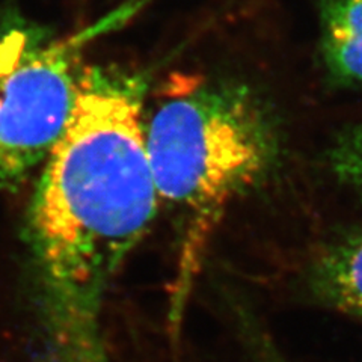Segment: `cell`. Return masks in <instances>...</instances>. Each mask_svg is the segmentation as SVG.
<instances>
[{"instance_id": "cell-1", "label": "cell", "mask_w": 362, "mask_h": 362, "mask_svg": "<svg viewBox=\"0 0 362 362\" xmlns=\"http://www.w3.org/2000/svg\"><path fill=\"white\" fill-rule=\"evenodd\" d=\"M146 90L144 74L83 66L70 122L41 168L28 239L58 362H112L109 290L160 206L145 142Z\"/></svg>"}, {"instance_id": "cell-2", "label": "cell", "mask_w": 362, "mask_h": 362, "mask_svg": "<svg viewBox=\"0 0 362 362\" xmlns=\"http://www.w3.org/2000/svg\"><path fill=\"white\" fill-rule=\"evenodd\" d=\"M160 202L183 228L173 317L178 319L209 235L230 204L275 168L279 142L263 100L234 83H204L165 100L145 127Z\"/></svg>"}, {"instance_id": "cell-3", "label": "cell", "mask_w": 362, "mask_h": 362, "mask_svg": "<svg viewBox=\"0 0 362 362\" xmlns=\"http://www.w3.org/2000/svg\"><path fill=\"white\" fill-rule=\"evenodd\" d=\"M139 6L122 5L66 37L26 23L0 26V187H20L47 162L73 115L85 47Z\"/></svg>"}, {"instance_id": "cell-4", "label": "cell", "mask_w": 362, "mask_h": 362, "mask_svg": "<svg viewBox=\"0 0 362 362\" xmlns=\"http://www.w3.org/2000/svg\"><path fill=\"white\" fill-rule=\"evenodd\" d=\"M322 50L329 71L362 85V0H323Z\"/></svg>"}, {"instance_id": "cell-5", "label": "cell", "mask_w": 362, "mask_h": 362, "mask_svg": "<svg viewBox=\"0 0 362 362\" xmlns=\"http://www.w3.org/2000/svg\"><path fill=\"white\" fill-rule=\"evenodd\" d=\"M313 279L326 302L362 320V228L326 249L314 266Z\"/></svg>"}, {"instance_id": "cell-6", "label": "cell", "mask_w": 362, "mask_h": 362, "mask_svg": "<svg viewBox=\"0 0 362 362\" xmlns=\"http://www.w3.org/2000/svg\"><path fill=\"white\" fill-rule=\"evenodd\" d=\"M327 162L337 180L362 198V124L338 134Z\"/></svg>"}]
</instances>
